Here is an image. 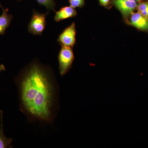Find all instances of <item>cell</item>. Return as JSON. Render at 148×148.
I'll list each match as a JSON object with an SVG mask.
<instances>
[{"instance_id": "cell-4", "label": "cell", "mask_w": 148, "mask_h": 148, "mask_svg": "<svg viewBox=\"0 0 148 148\" xmlns=\"http://www.w3.org/2000/svg\"><path fill=\"white\" fill-rule=\"evenodd\" d=\"M76 28L75 22L66 27L58 36L57 42L66 47H73L76 43Z\"/></svg>"}, {"instance_id": "cell-7", "label": "cell", "mask_w": 148, "mask_h": 148, "mask_svg": "<svg viewBox=\"0 0 148 148\" xmlns=\"http://www.w3.org/2000/svg\"><path fill=\"white\" fill-rule=\"evenodd\" d=\"M76 10L71 6L63 7L57 11H55L54 19L56 22H58L65 19L72 18L76 16Z\"/></svg>"}, {"instance_id": "cell-14", "label": "cell", "mask_w": 148, "mask_h": 148, "mask_svg": "<svg viewBox=\"0 0 148 148\" xmlns=\"http://www.w3.org/2000/svg\"><path fill=\"white\" fill-rule=\"evenodd\" d=\"M6 71L5 66L3 64H1L0 65V73L2 71Z\"/></svg>"}, {"instance_id": "cell-1", "label": "cell", "mask_w": 148, "mask_h": 148, "mask_svg": "<svg viewBox=\"0 0 148 148\" xmlns=\"http://www.w3.org/2000/svg\"><path fill=\"white\" fill-rule=\"evenodd\" d=\"M20 110L29 120L51 123L58 106V87L49 66L34 60L16 79Z\"/></svg>"}, {"instance_id": "cell-5", "label": "cell", "mask_w": 148, "mask_h": 148, "mask_svg": "<svg viewBox=\"0 0 148 148\" xmlns=\"http://www.w3.org/2000/svg\"><path fill=\"white\" fill-rule=\"evenodd\" d=\"M112 2L126 20L137 9L138 5V3L128 0H113Z\"/></svg>"}, {"instance_id": "cell-12", "label": "cell", "mask_w": 148, "mask_h": 148, "mask_svg": "<svg viewBox=\"0 0 148 148\" xmlns=\"http://www.w3.org/2000/svg\"><path fill=\"white\" fill-rule=\"evenodd\" d=\"M70 6L74 8H81L84 5V0H69Z\"/></svg>"}, {"instance_id": "cell-11", "label": "cell", "mask_w": 148, "mask_h": 148, "mask_svg": "<svg viewBox=\"0 0 148 148\" xmlns=\"http://www.w3.org/2000/svg\"><path fill=\"white\" fill-rule=\"evenodd\" d=\"M40 5L44 6L48 11L55 10L56 3L54 0H36Z\"/></svg>"}, {"instance_id": "cell-6", "label": "cell", "mask_w": 148, "mask_h": 148, "mask_svg": "<svg viewBox=\"0 0 148 148\" xmlns=\"http://www.w3.org/2000/svg\"><path fill=\"white\" fill-rule=\"evenodd\" d=\"M130 24L139 30L148 31V18L140 12H133L130 17Z\"/></svg>"}, {"instance_id": "cell-10", "label": "cell", "mask_w": 148, "mask_h": 148, "mask_svg": "<svg viewBox=\"0 0 148 148\" xmlns=\"http://www.w3.org/2000/svg\"><path fill=\"white\" fill-rule=\"evenodd\" d=\"M138 12L148 18V0L142 1L139 3L137 7Z\"/></svg>"}, {"instance_id": "cell-16", "label": "cell", "mask_w": 148, "mask_h": 148, "mask_svg": "<svg viewBox=\"0 0 148 148\" xmlns=\"http://www.w3.org/2000/svg\"><path fill=\"white\" fill-rule=\"evenodd\" d=\"M17 1H21V0H17Z\"/></svg>"}, {"instance_id": "cell-9", "label": "cell", "mask_w": 148, "mask_h": 148, "mask_svg": "<svg viewBox=\"0 0 148 148\" xmlns=\"http://www.w3.org/2000/svg\"><path fill=\"white\" fill-rule=\"evenodd\" d=\"M1 116V127H0V148H12V140L11 138H8L5 136L3 131V112H0Z\"/></svg>"}, {"instance_id": "cell-3", "label": "cell", "mask_w": 148, "mask_h": 148, "mask_svg": "<svg viewBox=\"0 0 148 148\" xmlns=\"http://www.w3.org/2000/svg\"><path fill=\"white\" fill-rule=\"evenodd\" d=\"M47 15V13H40L36 10L33 11L28 25L29 33L34 36L42 35L46 26Z\"/></svg>"}, {"instance_id": "cell-15", "label": "cell", "mask_w": 148, "mask_h": 148, "mask_svg": "<svg viewBox=\"0 0 148 148\" xmlns=\"http://www.w3.org/2000/svg\"><path fill=\"white\" fill-rule=\"evenodd\" d=\"M128 1H132L136 2L139 3L142 1L143 0H128Z\"/></svg>"}, {"instance_id": "cell-8", "label": "cell", "mask_w": 148, "mask_h": 148, "mask_svg": "<svg viewBox=\"0 0 148 148\" xmlns=\"http://www.w3.org/2000/svg\"><path fill=\"white\" fill-rule=\"evenodd\" d=\"M2 12L0 16V35L5 34L7 29L11 23L13 16L9 13L8 9L4 8L1 5Z\"/></svg>"}, {"instance_id": "cell-13", "label": "cell", "mask_w": 148, "mask_h": 148, "mask_svg": "<svg viewBox=\"0 0 148 148\" xmlns=\"http://www.w3.org/2000/svg\"><path fill=\"white\" fill-rule=\"evenodd\" d=\"M100 4L104 7L108 6L110 4L111 0H99Z\"/></svg>"}, {"instance_id": "cell-2", "label": "cell", "mask_w": 148, "mask_h": 148, "mask_svg": "<svg viewBox=\"0 0 148 148\" xmlns=\"http://www.w3.org/2000/svg\"><path fill=\"white\" fill-rule=\"evenodd\" d=\"M58 68L60 75H66L72 68L75 55L72 48L61 46L58 56Z\"/></svg>"}]
</instances>
